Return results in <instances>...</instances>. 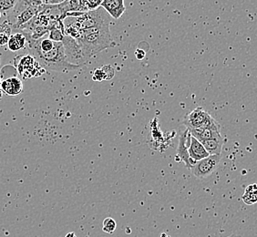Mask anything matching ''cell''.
<instances>
[{"label": "cell", "mask_w": 257, "mask_h": 237, "mask_svg": "<svg viewBox=\"0 0 257 237\" xmlns=\"http://www.w3.org/2000/svg\"><path fill=\"white\" fill-rule=\"evenodd\" d=\"M79 44L84 50L87 59L99 53L108 48L113 47L115 43L112 40L109 28H94L81 30L78 39Z\"/></svg>", "instance_id": "cell-1"}, {"label": "cell", "mask_w": 257, "mask_h": 237, "mask_svg": "<svg viewBox=\"0 0 257 237\" xmlns=\"http://www.w3.org/2000/svg\"><path fill=\"white\" fill-rule=\"evenodd\" d=\"M30 55H32L40 66L47 70L70 72L80 69L78 66L70 64L68 61L62 42H56L54 48L48 52L30 50Z\"/></svg>", "instance_id": "cell-2"}, {"label": "cell", "mask_w": 257, "mask_h": 237, "mask_svg": "<svg viewBox=\"0 0 257 237\" xmlns=\"http://www.w3.org/2000/svg\"><path fill=\"white\" fill-rule=\"evenodd\" d=\"M110 16L99 7L97 10L88 11L79 17H68L65 19V25H71L80 30L94 28H109Z\"/></svg>", "instance_id": "cell-3"}, {"label": "cell", "mask_w": 257, "mask_h": 237, "mask_svg": "<svg viewBox=\"0 0 257 237\" xmlns=\"http://www.w3.org/2000/svg\"><path fill=\"white\" fill-rule=\"evenodd\" d=\"M182 124L187 129H217L221 130L220 124L201 107L192 110L183 118Z\"/></svg>", "instance_id": "cell-4"}, {"label": "cell", "mask_w": 257, "mask_h": 237, "mask_svg": "<svg viewBox=\"0 0 257 237\" xmlns=\"http://www.w3.org/2000/svg\"><path fill=\"white\" fill-rule=\"evenodd\" d=\"M62 44L64 46L65 54L70 64L82 68L87 62H89V59H87L84 50L78 40L65 35Z\"/></svg>", "instance_id": "cell-5"}, {"label": "cell", "mask_w": 257, "mask_h": 237, "mask_svg": "<svg viewBox=\"0 0 257 237\" xmlns=\"http://www.w3.org/2000/svg\"><path fill=\"white\" fill-rule=\"evenodd\" d=\"M15 61L16 69L19 74L24 79L35 78L43 74L44 72L40 70L44 69L40 66L38 60L32 55L21 56L20 58L15 59Z\"/></svg>", "instance_id": "cell-6"}, {"label": "cell", "mask_w": 257, "mask_h": 237, "mask_svg": "<svg viewBox=\"0 0 257 237\" xmlns=\"http://www.w3.org/2000/svg\"><path fill=\"white\" fill-rule=\"evenodd\" d=\"M221 159V154L210 155L206 158L196 162L190 171L198 179H205L209 177L211 174H213V172L217 169Z\"/></svg>", "instance_id": "cell-7"}, {"label": "cell", "mask_w": 257, "mask_h": 237, "mask_svg": "<svg viewBox=\"0 0 257 237\" xmlns=\"http://www.w3.org/2000/svg\"><path fill=\"white\" fill-rule=\"evenodd\" d=\"M191 139H192V134L190 133L188 129L186 128L183 132H181L178 147L176 151V157H177L176 161L183 162L189 170H191V168L196 163L189 155L188 149L191 144Z\"/></svg>", "instance_id": "cell-8"}, {"label": "cell", "mask_w": 257, "mask_h": 237, "mask_svg": "<svg viewBox=\"0 0 257 237\" xmlns=\"http://www.w3.org/2000/svg\"><path fill=\"white\" fill-rule=\"evenodd\" d=\"M100 7L115 20H119L126 10L124 0H103Z\"/></svg>", "instance_id": "cell-9"}, {"label": "cell", "mask_w": 257, "mask_h": 237, "mask_svg": "<svg viewBox=\"0 0 257 237\" xmlns=\"http://www.w3.org/2000/svg\"><path fill=\"white\" fill-rule=\"evenodd\" d=\"M1 90L10 96L20 95L23 91V82L18 77H10L2 80Z\"/></svg>", "instance_id": "cell-10"}, {"label": "cell", "mask_w": 257, "mask_h": 237, "mask_svg": "<svg viewBox=\"0 0 257 237\" xmlns=\"http://www.w3.org/2000/svg\"><path fill=\"white\" fill-rule=\"evenodd\" d=\"M188 152L190 157L193 159L194 162L201 161V160L210 156V154L207 153V151L203 147L202 143L200 141H198L197 139L193 137V136H192V139H191V144H190Z\"/></svg>", "instance_id": "cell-11"}, {"label": "cell", "mask_w": 257, "mask_h": 237, "mask_svg": "<svg viewBox=\"0 0 257 237\" xmlns=\"http://www.w3.org/2000/svg\"><path fill=\"white\" fill-rule=\"evenodd\" d=\"M27 45V38L24 33L20 30H16L15 33L10 35L8 43V49L11 51H19L25 49Z\"/></svg>", "instance_id": "cell-12"}, {"label": "cell", "mask_w": 257, "mask_h": 237, "mask_svg": "<svg viewBox=\"0 0 257 237\" xmlns=\"http://www.w3.org/2000/svg\"><path fill=\"white\" fill-rule=\"evenodd\" d=\"M192 136L194 138L197 139L198 141L203 142V141H207L211 139L217 138L222 136L221 135V130L217 129H188Z\"/></svg>", "instance_id": "cell-13"}, {"label": "cell", "mask_w": 257, "mask_h": 237, "mask_svg": "<svg viewBox=\"0 0 257 237\" xmlns=\"http://www.w3.org/2000/svg\"><path fill=\"white\" fill-rule=\"evenodd\" d=\"M201 143L210 155H218V154H221V153H222L224 141H223V137L220 136L217 138L203 141Z\"/></svg>", "instance_id": "cell-14"}, {"label": "cell", "mask_w": 257, "mask_h": 237, "mask_svg": "<svg viewBox=\"0 0 257 237\" xmlns=\"http://www.w3.org/2000/svg\"><path fill=\"white\" fill-rule=\"evenodd\" d=\"M243 203L248 205H252L257 203V184H250L245 188L244 193L242 195Z\"/></svg>", "instance_id": "cell-15"}, {"label": "cell", "mask_w": 257, "mask_h": 237, "mask_svg": "<svg viewBox=\"0 0 257 237\" xmlns=\"http://www.w3.org/2000/svg\"><path fill=\"white\" fill-rule=\"evenodd\" d=\"M117 228V222L114 220L113 218H106L103 221V225H102V230L104 232L107 233H113Z\"/></svg>", "instance_id": "cell-16"}, {"label": "cell", "mask_w": 257, "mask_h": 237, "mask_svg": "<svg viewBox=\"0 0 257 237\" xmlns=\"http://www.w3.org/2000/svg\"><path fill=\"white\" fill-rule=\"evenodd\" d=\"M20 1V0H0V11H11Z\"/></svg>", "instance_id": "cell-17"}, {"label": "cell", "mask_w": 257, "mask_h": 237, "mask_svg": "<svg viewBox=\"0 0 257 237\" xmlns=\"http://www.w3.org/2000/svg\"><path fill=\"white\" fill-rule=\"evenodd\" d=\"M101 69L103 71L104 80L106 79H111L114 77L115 71L114 69L110 66V65H107V66H103L101 67Z\"/></svg>", "instance_id": "cell-18"}, {"label": "cell", "mask_w": 257, "mask_h": 237, "mask_svg": "<svg viewBox=\"0 0 257 237\" xmlns=\"http://www.w3.org/2000/svg\"><path fill=\"white\" fill-rule=\"evenodd\" d=\"M92 79L95 81H102V80H104L103 71H102L101 68L95 69L93 71V74H92Z\"/></svg>", "instance_id": "cell-19"}, {"label": "cell", "mask_w": 257, "mask_h": 237, "mask_svg": "<svg viewBox=\"0 0 257 237\" xmlns=\"http://www.w3.org/2000/svg\"><path fill=\"white\" fill-rule=\"evenodd\" d=\"M44 5L47 6H60L65 3L67 0H43Z\"/></svg>", "instance_id": "cell-20"}, {"label": "cell", "mask_w": 257, "mask_h": 237, "mask_svg": "<svg viewBox=\"0 0 257 237\" xmlns=\"http://www.w3.org/2000/svg\"><path fill=\"white\" fill-rule=\"evenodd\" d=\"M145 56H146V53H145V51H144V50L138 49V50L135 51V57H136L139 60L144 59V58H145Z\"/></svg>", "instance_id": "cell-21"}, {"label": "cell", "mask_w": 257, "mask_h": 237, "mask_svg": "<svg viewBox=\"0 0 257 237\" xmlns=\"http://www.w3.org/2000/svg\"><path fill=\"white\" fill-rule=\"evenodd\" d=\"M66 237H77L76 236V234H75L74 232H69Z\"/></svg>", "instance_id": "cell-22"}, {"label": "cell", "mask_w": 257, "mask_h": 237, "mask_svg": "<svg viewBox=\"0 0 257 237\" xmlns=\"http://www.w3.org/2000/svg\"><path fill=\"white\" fill-rule=\"evenodd\" d=\"M161 237H170L169 236L168 234L167 233H165V232H163V233H162L161 234Z\"/></svg>", "instance_id": "cell-23"}, {"label": "cell", "mask_w": 257, "mask_h": 237, "mask_svg": "<svg viewBox=\"0 0 257 237\" xmlns=\"http://www.w3.org/2000/svg\"><path fill=\"white\" fill-rule=\"evenodd\" d=\"M227 237H242L241 235H237V234H231V235H229Z\"/></svg>", "instance_id": "cell-24"}, {"label": "cell", "mask_w": 257, "mask_h": 237, "mask_svg": "<svg viewBox=\"0 0 257 237\" xmlns=\"http://www.w3.org/2000/svg\"><path fill=\"white\" fill-rule=\"evenodd\" d=\"M2 95H3L2 94V90H0V99H2Z\"/></svg>", "instance_id": "cell-25"}, {"label": "cell", "mask_w": 257, "mask_h": 237, "mask_svg": "<svg viewBox=\"0 0 257 237\" xmlns=\"http://www.w3.org/2000/svg\"><path fill=\"white\" fill-rule=\"evenodd\" d=\"M1 82H2V80H1V78H0V90H1Z\"/></svg>", "instance_id": "cell-26"}, {"label": "cell", "mask_w": 257, "mask_h": 237, "mask_svg": "<svg viewBox=\"0 0 257 237\" xmlns=\"http://www.w3.org/2000/svg\"><path fill=\"white\" fill-rule=\"evenodd\" d=\"M1 15H2V12L0 11V19H1Z\"/></svg>", "instance_id": "cell-27"}]
</instances>
